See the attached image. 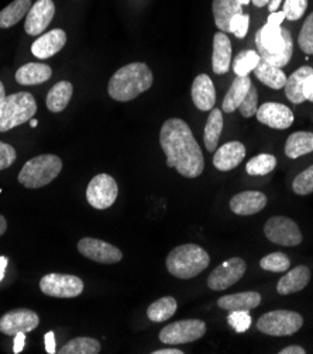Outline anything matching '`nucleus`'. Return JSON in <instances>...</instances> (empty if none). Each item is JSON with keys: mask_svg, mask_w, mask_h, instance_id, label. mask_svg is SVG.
<instances>
[{"mask_svg": "<svg viewBox=\"0 0 313 354\" xmlns=\"http://www.w3.org/2000/svg\"><path fill=\"white\" fill-rule=\"evenodd\" d=\"M40 290L54 298H75L84 292V281L77 275L51 272L41 278Z\"/></svg>", "mask_w": 313, "mask_h": 354, "instance_id": "nucleus-8", "label": "nucleus"}, {"mask_svg": "<svg viewBox=\"0 0 313 354\" xmlns=\"http://www.w3.org/2000/svg\"><path fill=\"white\" fill-rule=\"evenodd\" d=\"M246 271L247 263L245 260L240 257L229 259L209 274L207 287L212 291H225L245 277Z\"/></svg>", "mask_w": 313, "mask_h": 354, "instance_id": "nucleus-12", "label": "nucleus"}, {"mask_svg": "<svg viewBox=\"0 0 313 354\" xmlns=\"http://www.w3.org/2000/svg\"><path fill=\"white\" fill-rule=\"evenodd\" d=\"M73 93H74V86L71 82L61 81L55 84L47 95L46 103H47L48 111L53 113L62 112L68 106L69 100H71Z\"/></svg>", "mask_w": 313, "mask_h": 354, "instance_id": "nucleus-29", "label": "nucleus"}, {"mask_svg": "<svg viewBox=\"0 0 313 354\" xmlns=\"http://www.w3.org/2000/svg\"><path fill=\"white\" fill-rule=\"evenodd\" d=\"M37 112V103L30 92L6 95L0 100V133L30 122Z\"/></svg>", "mask_w": 313, "mask_h": 354, "instance_id": "nucleus-5", "label": "nucleus"}, {"mask_svg": "<svg viewBox=\"0 0 313 354\" xmlns=\"http://www.w3.org/2000/svg\"><path fill=\"white\" fill-rule=\"evenodd\" d=\"M185 351H181L178 348H161L153 351V354H184Z\"/></svg>", "mask_w": 313, "mask_h": 354, "instance_id": "nucleus-50", "label": "nucleus"}, {"mask_svg": "<svg viewBox=\"0 0 313 354\" xmlns=\"http://www.w3.org/2000/svg\"><path fill=\"white\" fill-rule=\"evenodd\" d=\"M253 82L250 77H237L233 84L230 85L223 103H222V112L225 113H233L236 109H238V106L245 100L247 96Z\"/></svg>", "mask_w": 313, "mask_h": 354, "instance_id": "nucleus-25", "label": "nucleus"}, {"mask_svg": "<svg viewBox=\"0 0 313 354\" xmlns=\"http://www.w3.org/2000/svg\"><path fill=\"white\" fill-rule=\"evenodd\" d=\"M6 230H8V222L2 215H0V236H3Z\"/></svg>", "mask_w": 313, "mask_h": 354, "instance_id": "nucleus-53", "label": "nucleus"}, {"mask_svg": "<svg viewBox=\"0 0 313 354\" xmlns=\"http://www.w3.org/2000/svg\"><path fill=\"white\" fill-rule=\"evenodd\" d=\"M285 20V13L284 12H274L268 16L267 23L269 24H275V26H281L283 21Z\"/></svg>", "mask_w": 313, "mask_h": 354, "instance_id": "nucleus-47", "label": "nucleus"}, {"mask_svg": "<svg viewBox=\"0 0 313 354\" xmlns=\"http://www.w3.org/2000/svg\"><path fill=\"white\" fill-rule=\"evenodd\" d=\"M278 353H280V354H305L306 350H305L302 346L292 344V346L284 347L281 351H278Z\"/></svg>", "mask_w": 313, "mask_h": 354, "instance_id": "nucleus-49", "label": "nucleus"}, {"mask_svg": "<svg viewBox=\"0 0 313 354\" xmlns=\"http://www.w3.org/2000/svg\"><path fill=\"white\" fill-rule=\"evenodd\" d=\"M78 252L84 257L100 264H117L123 259V253L116 245L93 237L81 239L78 241Z\"/></svg>", "mask_w": 313, "mask_h": 354, "instance_id": "nucleus-14", "label": "nucleus"}, {"mask_svg": "<svg viewBox=\"0 0 313 354\" xmlns=\"http://www.w3.org/2000/svg\"><path fill=\"white\" fill-rule=\"evenodd\" d=\"M310 277H312V272L309 267L298 266L278 281L276 292L280 295H292V294L301 292L307 287Z\"/></svg>", "mask_w": 313, "mask_h": 354, "instance_id": "nucleus-21", "label": "nucleus"}, {"mask_svg": "<svg viewBox=\"0 0 313 354\" xmlns=\"http://www.w3.org/2000/svg\"><path fill=\"white\" fill-rule=\"evenodd\" d=\"M6 266H8V259L6 257H0V281H2L3 277H5Z\"/></svg>", "mask_w": 313, "mask_h": 354, "instance_id": "nucleus-52", "label": "nucleus"}, {"mask_svg": "<svg viewBox=\"0 0 313 354\" xmlns=\"http://www.w3.org/2000/svg\"><path fill=\"white\" fill-rule=\"evenodd\" d=\"M5 96H6V93H5V86H3L2 81H0V100H2Z\"/></svg>", "mask_w": 313, "mask_h": 354, "instance_id": "nucleus-55", "label": "nucleus"}, {"mask_svg": "<svg viewBox=\"0 0 313 354\" xmlns=\"http://www.w3.org/2000/svg\"><path fill=\"white\" fill-rule=\"evenodd\" d=\"M249 312L250 310H230L227 322L237 333H245L250 329L252 316Z\"/></svg>", "mask_w": 313, "mask_h": 354, "instance_id": "nucleus-40", "label": "nucleus"}, {"mask_svg": "<svg viewBox=\"0 0 313 354\" xmlns=\"http://www.w3.org/2000/svg\"><path fill=\"white\" fill-rule=\"evenodd\" d=\"M313 74V68L310 66H301L298 68L295 73L291 74L290 78H287L285 82V95L288 100H291L295 104H301L305 102L303 93H302V85L305 80Z\"/></svg>", "mask_w": 313, "mask_h": 354, "instance_id": "nucleus-31", "label": "nucleus"}, {"mask_svg": "<svg viewBox=\"0 0 313 354\" xmlns=\"http://www.w3.org/2000/svg\"><path fill=\"white\" fill-rule=\"evenodd\" d=\"M178 302L173 297H162L153 302L147 309V317L151 322L160 324L168 321L169 317L176 315Z\"/></svg>", "mask_w": 313, "mask_h": 354, "instance_id": "nucleus-32", "label": "nucleus"}, {"mask_svg": "<svg viewBox=\"0 0 313 354\" xmlns=\"http://www.w3.org/2000/svg\"><path fill=\"white\" fill-rule=\"evenodd\" d=\"M246 146L240 143V141H229V143L216 150L214 156V165L218 171L222 172L231 171L246 158Z\"/></svg>", "mask_w": 313, "mask_h": 354, "instance_id": "nucleus-20", "label": "nucleus"}, {"mask_svg": "<svg viewBox=\"0 0 313 354\" xmlns=\"http://www.w3.org/2000/svg\"><path fill=\"white\" fill-rule=\"evenodd\" d=\"M267 195L260 191L238 192L230 199V210L237 216H252L267 206Z\"/></svg>", "mask_w": 313, "mask_h": 354, "instance_id": "nucleus-17", "label": "nucleus"}, {"mask_svg": "<svg viewBox=\"0 0 313 354\" xmlns=\"http://www.w3.org/2000/svg\"><path fill=\"white\" fill-rule=\"evenodd\" d=\"M303 326V317L295 310L276 309L261 315L257 321L258 332L268 336H292Z\"/></svg>", "mask_w": 313, "mask_h": 354, "instance_id": "nucleus-7", "label": "nucleus"}, {"mask_svg": "<svg viewBox=\"0 0 313 354\" xmlns=\"http://www.w3.org/2000/svg\"><path fill=\"white\" fill-rule=\"evenodd\" d=\"M292 189L296 195L305 196L313 192V165L298 174L292 183Z\"/></svg>", "mask_w": 313, "mask_h": 354, "instance_id": "nucleus-38", "label": "nucleus"}, {"mask_svg": "<svg viewBox=\"0 0 313 354\" xmlns=\"http://www.w3.org/2000/svg\"><path fill=\"white\" fill-rule=\"evenodd\" d=\"M302 93H303V97L305 100H309V102H313V74L309 75L303 85H302Z\"/></svg>", "mask_w": 313, "mask_h": 354, "instance_id": "nucleus-45", "label": "nucleus"}, {"mask_svg": "<svg viewBox=\"0 0 313 354\" xmlns=\"http://www.w3.org/2000/svg\"><path fill=\"white\" fill-rule=\"evenodd\" d=\"M102 350L100 342L92 337H77L62 346L59 354H99Z\"/></svg>", "mask_w": 313, "mask_h": 354, "instance_id": "nucleus-34", "label": "nucleus"}, {"mask_svg": "<svg viewBox=\"0 0 313 354\" xmlns=\"http://www.w3.org/2000/svg\"><path fill=\"white\" fill-rule=\"evenodd\" d=\"M154 75L144 62H131L117 69L108 85V93L117 102H130L153 86Z\"/></svg>", "mask_w": 313, "mask_h": 354, "instance_id": "nucleus-2", "label": "nucleus"}, {"mask_svg": "<svg viewBox=\"0 0 313 354\" xmlns=\"http://www.w3.org/2000/svg\"><path fill=\"white\" fill-rule=\"evenodd\" d=\"M298 44H299V48L305 54H307V55L313 54V13H310L306 17V20L301 28Z\"/></svg>", "mask_w": 313, "mask_h": 354, "instance_id": "nucleus-39", "label": "nucleus"}, {"mask_svg": "<svg viewBox=\"0 0 313 354\" xmlns=\"http://www.w3.org/2000/svg\"><path fill=\"white\" fill-rule=\"evenodd\" d=\"M249 23H250V16L249 15H236L231 21H230V32L234 34L237 39H245L249 31Z\"/></svg>", "mask_w": 313, "mask_h": 354, "instance_id": "nucleus-43", "label": "nucleus"}, {"mask_svg": "<svg viewBox=\"0 0 313 354\" xmlns=\"http://www.w3.org/2000/svg\"><path fill=\"white\" fill-rule=\"evenodd\" d=\"M16 158H17L16 150L10 145H6L3 141H0V171L10 168L15 164Z\"/></svg>", "mask_w": 313, "mask_h": 354, "instance_id": "nucleus-44", "label": "nucleus"}, {"mask_svg": "<svg viewBox=\"0 0 313 354\" xmlns=\"http://www.w3.org/2000/svg\"><path fill=\"white\" fill-rule=\"evenodd\" d=\"M24 343H26V333H17L15 336V346H13V351L16 354L21 353L24 348Z\"/></svg>", "mask_w": 313, "mask_h": 354, "instance_id": "nucleus-48", "label": "nucleus"}, {"mask_svg": "<svg viewBox=\"0 0 313 354\" xmlns=\"http://www.w3.org/2000/svg\"><path fill=\"white\" fill-rule=\"evenodd\" d=\"M160 145L169 168H176L185 178L202 175L205 158L187 122L178 118L168 119L160 131Z\"/></svg>", "mask_w": 313, "mask_h": 354, "instance_id": "nucleus-1", "label": "nucleus"}, {"mask_svg": "<svg viewBox=\"0 0 313 354\" xmlns=\"http://www.w3.org/2000/svg\"><path fill=\"white\" fill-rule=\"evenodd\" d=\"M260 267L269 272H285L291 268V260L281 252L269 253L260 260Z\"/></svg>", "mask_w": 313, "mask_h": 354, "instance_id": "nucleus-37", "label": "nucleus"}, {"mask_svg": "<svg viewBox=\"0 0 313 354\" xmlns=\"http://www.w3.org/2000/svg\"><path fill=\"white\" fill-rule=\"evenodd\" d=\"M260 55L256 50H245L236 55L233 61V71L236 77H249L260 62Z\"/></svg>", "mask_w": 313, "mask_h": 354, "instance_id": "nucleus-35", "label": "nucleus"}, {"mask_svg": "<svg viewBox=\"0 0 313 354\" xmlns=\"http://www.w3.org/2000/svg\"><path fill=\"white\" fill-rule=\"evenodd\" d=\"M62 169L58 156L43 154L28 160L19 174V183L28 189H37L51 184Z\"/></svg>", "mask_w": 313, "mask_h": 354, "instance_id": "nucleus-6", "label": "nucleus"}, {"mask_svg": "<svg viewBox=\"0 0 313 354\" xmlns=\"http://www.w3.org/2000/svg\"><path fill=\"white\" fill-rule=\"evenodd\" d=\"M55 15L53 0H37L26 16L24 30L28 35H40L50 26Z\"/></svg>", "mask_w": 313, "mask_h": 354, "instance_id": "nucleus-16", "label": "nucleus"}, {"mask_svg": "<svg viewBox=\"0 0 313 354\" xmlns=\"http://www.w3.org/2000/svg\"><path fill=\"white\" fill-rule=\"evenodd\" d=\"M211 264V257L198 244H182L171 250L165 260L171 275L180 279H191L205 271Z\"/></svg>", "mask_w": 313, "mask_h": 354, "instance_id": "nucleus-4", "label": "nucleus"}, {"mask_svg": "<svg viewBox=\"0 0 313 354\" xmlns=\"http://www.w3.org/2000/svg\"><path fill=\"white\" fill-rule=\"evenodd\" d=\"M307 8V0H285L283 12L290 21L299 20Z\"/></svg>", "mask_w": 313, "mask_h": 354, "instance_id": "nucleus-42", "label": "nucleus"}, {"mask_svg": "<svg viewBox=\"0 0 313 354\" xmlns=\"http://www.w3.org/2000/svg\"><path fill=\"white\" fill-rule=\"evenodd\" d=\"M265 237L278 245L295 247L303 240L299 226L287 216H272L264 225Z\"/></svg>", "mask_w": 313, "mask_h": 354, "instance_id": "nucleus-9", "label": "nucleus"}, {"mask_svg": "<svg viewBox=\"0 0 313 354\" xmlns=\"http://www.w3.org/2000/svg\"><path fill=\"white\" fill-rule=\"evenodd\" d=\"M31 0H15L0 12V28H10L16 26L31 9Z\"/></svg>", "mask_w": 313, "mask_h": 354, "instance_id": "nucleus-33", "label": "nucleus"}, {"mask_svg": "<svg viewBox=\"0 0 313 354\" xmlns=\"http://www.w3.org/2000/svg\"><path fill=\"white\" fill-rule=\"evenodd\" d=\"M223 112L220 109L214 108L211 111V115L207 118L206 126H205V133H203V141H205V147L207 151L214 153L218 150L219 140L223 131Z\"/></svg>", "mask_w": 313, "mask_h": 354, "instance_id": "nucleus-28", "label": "nucleus"}, {"mask_svg": "<svg viewBox=\"0 0 313 354\" xmlns=\"http://www.w3.org/2000/svg\"><path fill=\"white\" fill-rule=\"evenodd\" d=\"M192 100L196 108L202 112H211L216 103V89L211 77L200 74L195 78L191 89Z\"/></svg>", "mask_w": 313, "mask_h": 354, "instance_id": "nucleus-19", "label": "nucleus"}, {"mask_svg": "<svg viewBox=\"0 0 313 354\" xmlns=\"http://www.w3.org/2000/svg\"><path fill=\"white\" fill-rule=\"evenodd\" d=\"M309 153H313V133L296 131L288 137L285 143V156L288 158L296 160Z\"/></svg>", "mask_w": 313, "mask_h": 354, "instance_id": "nucleus-30", "label": "nucleus"}, {"mask_svg": "<svg viewBox=\"0 0 313 354\" xmlns=\"http://www.w3.org/2000/svg\"><path fill=\"white\" fill-rule=\"evenodd\" d=\"M37 124H39V122H37L36 119H31V120H30V126H31V127H37Z\"/></svg>", "mask_w": 313, "mask_h": 354, "instance_id": "nucleus-56", "label": "nucleus"}, {"mask_svg": "<svg viewBox=\"0 0 313 354\" xmlns=\"http://www.w3.org/2000/svg\"><path fill=\"white\" fill-rule=\"evenodd\" d=\"M238 2H240L243 6H245V5H249V3L252 2V0H238Z\"/></svg>", "mask_w": 313, "mask_h": 354, "instance_id": "nucleus-57", "label": "nucleus"}, {"mask_svg": "<svg viewBox=\"0 0 313 354\" xmlns=\"http://www.w3.org/2000/svg\"><path fill=\"white\" fill-rule=\"evenodd\" d=\"M276 167V158L271 154H258L249 160L246 164V171L252 176L258 175H267L271 171H274Z\"/></svg>", "mask_w": 313, "mask_h": 354, "instance_id": "nucleus-36", "label": "nucleus"}, {"mask_svg": "<svg viewBox=\"0 0 313 354\" xmlns=\"http://www.w3.org/2000/svg\"><path fill=\"white\" fill-rule=\"evenodd\" d=\"M40 325L39 315L26 308L9 310L0 317V332L15 337L17 333H28Z\"/></svg>", "mask_w": 313, "mask_h": 354, "instance_id": "nucleus-13", "label": "nucleus"}, {"mask_svg": "<svg viewBox=\"0 0 313 354\" xmlns=\"http://www.w3.org/2000/svg\"><path fill=\"white\" fill-rule=\"evenodd\" d=\"M256 8H264L269 3V0H252Z\"/></svg>", "mask_w": 313, "mask_h": 354, "instance_id": "nucleus-54", "label": "nucleus"}, {"mask_svg": "<svg viewBox=\"0 0 313 354\" xmlns=\"http://www.w3.org/2000/svg\"><path fill=\"white\" fill-rule=\"evenodd\" d=\"M206 333V324L200 319H185L167 325L160 332V340L165 344H184L199 340Z\"/></svg>", "mask_w": 313, "mask_h": 354, "instance_id": "nucleus-11", "label": "nucleus"}, {"mask_svg": "<svg viewBox=\"0 0 313 354\" xmlns=\"http://www.w3.org/2000/svg\"><path fill=\"white\" fill-rule=\"evenodd\" d=\"M258 109V91L254 85H252L247 96L243 100V103L238 106V111L241 113L243 118L250 119L253 116H256Z\"/></svg>", "mask_w": 313, "mask_h": 354, "instance_id": "nucleus-41", "label": "nucleus"}, {"mask_svg": "<svg viewBox=\"0 0 313 354\" xmlns=\"http://www.w3.org/2000/svg\"><path fill=\"white\" fill-rule=\"evenodd\" d=\"M281 2H283V0H269V3L267 5V6H268V10H269V13H274V12H276V10H278V8L281 6Z\"/></svg>", "mask_w": 313, "mask_h": 354, "instance_id": "nucleus-51", "label": "nucleus"}, {"mask_svg": "<svg viewBox=\"0 0 313 354\" xmlns=\"http://www.w3.org/2000/svg\"><path fill=\"white\" fill-rule=\"evenodd\" d=\"M231 65V43L227 34L219 31L214 37V54H212V68L216 75H225L229 73Z\"/></svg>", "mask_w": 313, "mask_h": 354, "instance_id": "nucleus-22", "label": "nucleus"}, {"mask_svg": "<svg viewBox=\"0 0 313 354\" xmlns=\"http://www.w3.org/2000/svg\"><path fill=\"white\" fill-rule=\"evenodd\" d=\"M256 118L260 123L275 130H285L291 127L295 120L294 113L288 106L278 102L263 103L257 109Z\"/></svg>", "mask_w": 313, "mask_h": 354, "instance_id": "nucleus-15", "label": "nucleus"}, {"mask_svg": "<svg viewBox=\"0 0 313 354\" xmlns=\"http://www.w3.org/2000/svg\"><path fill=\"white\" fill-rule=\"evenodd\" d=\"M261 304V294L256 291L237 292L231 295H223L218 299V306L225 310H252Z\"/></svg>", "mask_w": 313, "mask_h": 354, "instance_id": "nucleus-24", "label": "nucleus"}, {"mask_svg": "<svg viewBox=\"0 0 313 354\" xmlns=\"http://www.w3.org/2000/svg\"><path fill=\"white\" fill-rule=\"evenodd\" d=\"M53 75V69L47 64L41 62H28L20 66L16 73V81L20 85L31 86V85H40L47 82Z\"/></svg>", "mask_w": 313, "mask_h": 354, "instance_id": "nucleus-23", "label": "nucleus"}, {"mask_svg": "<svg viewBox=\"0 0 313 354\" xmlns=\"http://www.w3.org/2000/svg\"><path fill=\"white\" fill-rule=\"evenodd\" d=\"M256 46L260 58L278 68L287 66L294 54V40L290 30L269 23L256 32Z\"/></svg>", "mask_w": 313, "mask_h": 354, "instance_id": "nucleus-3", "label": "nucleus"}, {"mask_svg": "<svg viewBox=\"0 0 313 354\" xmlns=\"http://www.w3.org/2000/svg\"><path fill=\"white\" fill-rule=\"evenodd\" d=\"M44 343H46V350H47V353H50V354L57 353V344H55L54 332H48V333L46 335Z\"/></svg>", "mask_w": 313, "mask_h": 354, "instance_id": "nucleus-46", "label": "nucleus"}, {"mask_svg": "<svg viewBox=\"0 0 313 354\" xmlns=\"http://www.w3.org/2000/svg\"><path fill=\"white\" fill-rule=\"evenodd\" d=\"M215 24L226 34L230 32V21L236 15L243 13V5L238 0H214L212 3Z\"/></svg>", "mask_w": 313, "mask_h": 354, "instance_id": "nucleus-26", "label": "nucleus"}, {"mask_svg": "<svg viewBox=\"0 0 313 354\" xmlns=\"http://www.w3.org/2000/svg\"><path fill=\"white\" fill-rule=\"evenodd\" d=\"M66 44V32L62 28H54L39 37L31 46V53L40 59H47L59 53Z\"/></svg>", "mask_w": 313, "mask_h": 354, "instance_id": "nucleus-18", "label": "nucleus"}, {"mask_svg": "<svg viewBox=\"0 0 313 354\" xmlns=\"http://www.w3.org/2000/svg\"><path fill=\"white\" fill-rule=\"evenodd\" d=\"M119 195V187L109 174H97L86 188V201L95 209L104 210L111 207Z\"/></svg>", "mask_w": 313, "mask_h": 354, "instance_id": "nucleus-10", "label": "nucleus"}, {"mask_svg": "<svg viewBox=\"0 0 313 354\" xmlns=\"http://www.w3.org/2000/svg\"><path fill=\"white\" fill-rule=\"evenodd\" d=\"M254 75L256 78L264 84L265 86L271 88V89H281L285 86V82H287V75L283 71V68H278V66H274L268 62H265L264 59H260V62L257 64V66L254 68Z\"/></svg>", "mask_w": 313, "mask_h": 354, "instance_id": "nucleus-27", "label": "nucleus"}]
</instances>
